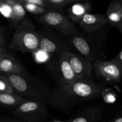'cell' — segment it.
Here are the masks:
<instances>
[{"mask_svg":"<svg viewBox=\"0 0 122 122\" xmlns=\"http://www.w3.org/2000/svg\"><path fill=\"white\" fill-rule=\"evenodd\" d=\"M103 92L104 88L95 82L86 78L79 79L69 85L60 86L54 94H51L49 102L76 103L99 97Z\"/></svg>","mask_w":122,"mask_h":122,"instance_id":"obj_1","label":"cell"},{"mask_svg":"<svg viewBox=\"0 0 122 122\" xmlns=\"http://www.w3.org/2000/svg\"><path fill=\"white\" fill-rule=\"evenodd\" d=\"M5 75L15 94L30 101L43 103L50 101L51 93L46 86L33 79L26 72Z\"/></svg>","mask_w":122,"mask_h":122,"instance_id":"obj_2","label":"cell"},{"mask_svg":"<svg viewBox=\"0 0 122 122\" xmlns=\"http://www.w3.org/2000/svg\"><path fill=\"white\" fill-rule=\"evenodd\" d=\"M0 72L5 75H13L25 71L20 62L13 56L5 53L0 58Z\"/></svg>","mask_w":122,"mask_h":122,"instance_id":"obj_12","label":"cell"},{"mask_svg":"<svg viewBox=\"0 0 122 122\" xmlns=\"http://www.w3.org/2000/svg\"><path fill=\"white\" fill-rule=\"evenodd\" d=\"M51 67L60 86H66L79 79L67 60L60 55Z\"/></svg>","mask_w":122,"mask_h":122,"instance_id":"obj_9","label":"cell"},{"mask_svg":"<svg viewBox=\"0 0 122 122\" xmlns=\"http://www.w3.org/2000/svg\"><path fill=\"white\" fill-rule=\"evenodd\" d=\"M33 23L25 19L18 25L9 48L23 53L33 52L39 48L40 34L35 30Z\"/></svg>","mask_w":122,"mask_h":122,"instance_id":"obj_4","label":"cell"},{"mask_svg":"<svg viewBox=\"0 0 122 122\" xmlns=\"http://www.w3.org/2000/svg\"><path fill=\"white\" fill-rule=\"evenodd\" d=\"M13 113L26 122H39L45 119L48 115L45 104L30 100L21 104L13 111Z\"/></svg>","mask_w":122,"mask_h":122,"instance_id":"obj_6","label":"cell"},{"mask_svg":"<svg viewBox=\"0 0 122 122\" xmlns=\"http://www.w3.org/2000/svg\"><path fill=\"white\" fill-rule=\"evenodd\" d=\"M76 2V0H46V10L57 11Z\"/></svg>","mask_w":122,"mask_h":122,"instance_id":"obj_18","label":"cell"},{"mask_svg":"<svg viewBox=\"0 0 122 122\" xmlns=\"http://www.w3.org/2000/svg\"><path fill=\"white\" fill-rule=\"evenodd\" d=\"M108 24L118 28L122 22V2L112 1L108 5L106 15Z\"/></svg>","mask_w":122,"mask_h":122,"instance_id":"obj_15","label":"cell"},{"mask_svg":"<svg viewBox=\"0 0 122 122\" xmlns=\"http://www.w3.org/2000/svg\"><path fill=\"white\" fill-rule=\"evenodd\" d=\"M13 10V18L11 21L19 25L25 19L26 11L19 0H5Z\"/></svg>","mask_w":122,"mask_h":122,"instance_id":"obj_17","label":"cell"},{"mask_svg":"<svg viewBox=\"0 0 122 122\" xmlns=\"http://www.w3.org/2000/svg\"><path fill=\"white\" fill-rule=\"evenodd\" d=\"M14 89L5 75L0 74V94H13Z\"/></svg>","mask_w":122,"mask_h":122,"instance_id":"obj_20","label":"cell"},{"mask_svg":"<svg viewBox=\"0 0 122 122\" xmlns=\"http://www.w3.org/2000/svg\"><path fill=\"white\" fill-rule=\"evenodd\" d=\"M59 55L67 60L78 79H86L91 73L93 69L92 63L81 55L70 51H63Z\"/></svg>","mask_w":122,"mask_h":122,"instance_id":"obj_8","label":"cell"},{"mask_svg":"<svg viewBox=\"0 0 122 122\" xmlns=\"http://www.w3.org/2000/svg\"><path fill=\"white\" fill-rule=\"evenodd\" d=\"M109 122H122V114L114 118Z\"/></svg>","mask_w":122,"mask_h":122,"instance_id":"obj_26","label":"cell"},{"mask_svg":"<svg viewBox=\"0 0 122 122\" xmlns=\"http://www.w3.org/2000/svg\"></svg>","mask_w":122,"mask_h":122,"instance_id":"obj_30","label":"cell"},{"mask_svg":"<svg viewBox=\"0 0 122 122\" xmlns=\"http://www.w3.org/2000/svg\"><path fill=\"white\" fill-rule=\"evenodd\" d=\"M0 122H20L18 121H14V120H2Z\"/></svg>","mask_w":122,"mask_h":122,"instance_id":"obj_28","label":"cell"},{"mask_svg":"<svg viewBox=\"0 0 122 122\" xmlns=\"http://www.w3.org/2000/svg\"><path fill=\"white\" fill-rule=\"evenodd\" d=\"M19 1L22 4V5L23 6L26 11H28L29 13H31L32 14H34V15H40L41 16V15L45 14L48 11L47 10L44 8H42V7L28 3V2L25 1V0H19Z\"/></svg>","mask_w":122,"mask_h":122,"instance_id":"obj_19","label":"cell"},{"mask_svg":"<svg viewBox=\"0 0 122 122\" xmlns=\"http://www.w3.org/2000/svg\"><path fill=\"white\" fill-rule=\"evenodd\" d=\"M112 61L122 68V50L118 54L117 56L114 59L112 60Z\"/></svg>","mask_w":122,"mask_h":122,"instance_id":"obj_24","label":"cell"},{"mask_svg":"<svg viewBox=\"0 0 122 122\" xmlns=\"http://www.w3.org/2000/svg\"><path fill=\"white\" fill-rule=\"evenodd\" d=\"M5 53H6V50H5V47L0 46V58H1V57Z\"/></svg>","mask_w":122,"mask_h":122,"instance_id":"obj_27","label":"cell"},{"mask_svg":"<svg viewBox=\"0 0 122 122\" xmlns=\"http://www.w3.org/2000/svg\"><path fill=\"white\" fill-rule=\"evenodd\" d=\"M0 14L6 19L12 20L13 10L5 0H0Z\"/></svg>","mask_w":122,"mask_h":122,"instance_id":"obj_21","label":"cell"},{"mask_svg":"<svg viewBox=\"0 0 122 122\" xmlns=\"http://www.w3.org/2000/svg\"><path fill=\"white\" fill-rule=\"evenodd\" d=\"M5 44V39L4 35L2 30L0 29V46L4 47Z\"/></svg>","mask_w":122,"mask_h":122,"instance_id":"obj_25","label":"cell"},{"mask_svg":"<svg viewBox=\"0 0 122 122\" xmlns=\"http://www.w3.org/2000/svg\"><path fill=\"white\" fill-rule=\"evenodd\" d=\"M97 77L108 82H120L122 79V68L113 61L98 59L93 64Z\"/></svg>","mask_w":122,"mask_h":122,"instance_id":"obj_7","label":"cell"},{"mask_svg":"<svg viewBox=\"0 0 122 122\" xmlns=\"http://www.w3.org/2000/svg\"><path fill=\"white\" fill-rule=\"evenodd\" d=\"M40 36L39 48L50 55L52 54H60L65 51H70V48L66 42L63 41L60 38L41 35H40Z\"/></svg>","mask_w":122,"mask_h":122,"instance_id":"obj_11","label":"cell"},{"mask_svg":"<svg viewBox=\"0 0 122 122\" xmlns=\"http://www.w3.org/2000/svg\"><path fill=\"white\" fill-rule=\"evenodd\" d=\"M104 110L102 105H97L82 111L69 122H97Z\"/></svg>","mask_w":122,"mask_h":122,"instance_id":"obj_14","label":"cell"},{"mask_svg":"<svg viewBox=\"0 0 122 122\" xmlns=\"http://www.w3.org/2000/svg\"><path fill=\"white\" fill-rule=\"evenodd\" d=\"M106 26L91 34L79 32L75 33L69 37L70 44L81 56L91 63H94L99 59L104 50L107 35V28Z\"/></svg>","mask_w":122,"mask_h":122,"instance_id":"obj_3","label":"cell"},{"mask_svg":"<svg viewBox=\"0 0 122 122\" xmlns=\"http://www.w3.org/2000/svg\"><path fill=\"white\" fill-rule=\"evenodd\" d=\"M91 5L88 2H76L71 4L67 10V17L71 22L79 23L82 18L89 13Z\"/></svg>","mask_w":122,"mask_h":122,"instance_id":"obj_13","label":"cell"},{"mask_svg":"<svg viewBox=\"0 0 122 122\" xmlns=\"http://www.w3.org/2000/svg\"><path fill=\"white\" fill-rule=\"evenodd\" d=\"M25 1L29 4H34L46 9V0H25Z\"/></svg>","mask_w":122,"mask_h":122,"instance_id":"obj_23","label":"cell"},{"mask_svg":"<svg viewBox=\"0 0 122 122\" xmlns=\"http://www.w3.org/2000/svg\"><path fill=\"white\" fill-rule=\"evenodd\" d=\"M39 22L50 26L63 35L70 37L79 32L78 29L66 15L58 11H47L38 19Z\"/></svg>","mask_w":122,"mask_h":122,"instance_id":"obj_5","label":"cell"},{"mask_svg":"<svg viewBox=\"0 0 122 122\" xmlns=\"http://www.w3.org/2000/svg\"><path fill=\"white\" fill-rule=\"evenodd\" d=\"M28 100L15 93L0 94V106L4 107L14 108L15 109Z\"/></svg>","mask_w":122,"mask_h":122,"instance_id":"obj_16","label":"cell"},{"mask_svg":"<svg viewBox=\"0 0 122 122\" xmlns=\"http://www.w3.org/2000/svg\"><path fill=\"white\" fill-rule=\"evenodd\" d=\"M33 56L35 60L38 63H45L47 62L50 57V55L47 52L38 48L33 52Z\"/></svg>","mask_w":122,"mask_h":122,"instance_id":"obj_22","label":"cell"},{"mask_svg":"<svg viewBox=\"0 0 122 122\" xmlns=\"http://www.w3.org/2000/svg\"><path fill=\"white\" fill-rule=\"evenodd\" d=\"M118 29H119L121 31V32L122 33V23L120 25V26H119Z\"/></svg>","mask_w":122,"mask_h":122,"instance_id":"obj_29","label":"cell"},{"mask_svg":"<svg viewBox=\"0 0 122 122\" xmlns=\"http://www.w3.org/2000/svg\"><path fill=\"white\" fill-rule=\"evenodd\" d=\"M79 25L84 33L91 34L107 26L108 21L106 15L88 13L82 18Z\"/></svg>","mask_w":122,"mask_h":122,"instance_id":"obj_10","label":"cell"}]
</instances>
